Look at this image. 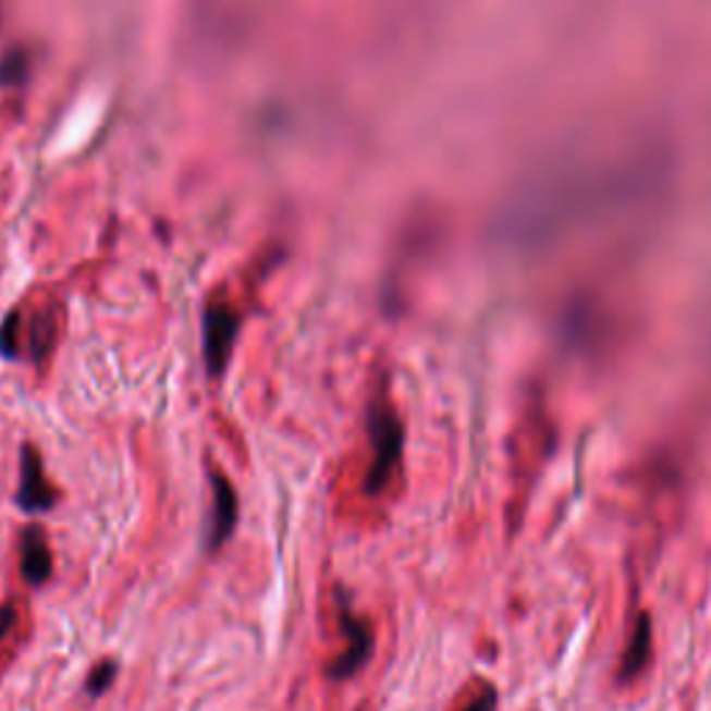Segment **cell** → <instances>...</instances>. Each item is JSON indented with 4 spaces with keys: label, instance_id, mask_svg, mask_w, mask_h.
Instances as JSON below:
<instances>
[{
    "label": "cell",
    "instance_id": "52a82bcc",
    "mask_svg": "<svg viewBox=\"0 0 711 711\" xmlns=\"http://www.w3.org/2000/svg\"><path fill=\"white\" fill-rule=\"evenodd\" d=\"M648 655H650V620L648 614H642V617L637 620V625H634L632 639H628V645H625L623 664H620V678L625 681L637 678V675L645 670V664H648Z\"/></svg>",
    "mask_w": 711,
    "mask_h": 711
},
{
    "label": "cell",
    "instance_id": "5b68a950",
    "mask_svg": "<svg viewBox=\"0 0 711 711\" xmlns=\"http://www.w3.org/2000/svg\"><path fill=\"white\" fill-rule=\"evenodd\" d=\"M236 519H240V501H236L234 483L225 478V473H211V523L209 537H206V548L209 551H220L236 531Z\"/></svg>",
    "mask_w": 711,
    "mask_h": 711
},
{
    "label": "cell",
    "instance_id": "6da1fadb",
    "mask_svg": "<svg viewBox=\"0 0 711 711\" xmlns=\"http://www.w3.org/2000/svg\"><path fill=\"white\" fill-rule=\"evenodd\" d=\"M367 437H370V467L365 473L367 495H381L403 458V422L384 395H376L367 406Z\"/></svg>",
    "mask_w": 711,
    "mask_h": 711
},
{
    "label": "cell",
    "instance_id": "9c48e42d",
    "mask_svg": "<svg viewBox=\"0 0 711 711\" xmlns=\"http://www.w3.org/2000/svg\"><path fill=\"white\" fill-rule=\"evenodd\" d=\"M118 662H112V659L95 664L93 673L87 675V687H84L89 698H100L103 692H109V687H112L114 678H118Z\"/></svg>",
    "mask_w": 711,
    "mask_h": 711
},
{
    "label": "cell",
    "instance_id": "30bf717a",
    "mask_svg": "<svg viewBox=\"0 0 711 711\" xmlns=\"http://www.w3.org/2000/svg\"><path fill=\"white\" fill-rule=\"evenodd\" d=\"M0 351H3V356H9V359H17L20 356V315L17 311H12V315L3 320V326H0Z\"/></svg>",
    "mask_w": 711,
    "mask_h": 711
},
{
    "label": "cell",
    "instance_id": "3957f363",
    "mask_svg": "<svg viewBox=\"0 0 711 711\" xmlns=\"http://www.w3.org/2000/svg\"><path fill=\"white\" fill-rule=\"evenodd\" d=\"M340 623H342V634H345L347 645L340 655H336L334 662L326 667V675L331 681H347L353 675L359 673L367 662H370L372 648H376V634H372L370 620L359 617V614H353L351 606L342 603L340 609Z\"/></svg>",
    "mask_w": 711,
    "mask_h": 711
},
{
    "label": "cell",
    "instance_id": "7a4b0ae2",
    "mask_svg": "<svg viewBox=\"0 0 711 711\" xmlns=\"http://www.w3.org/2000/svg\"><path fill=\"white\" fill-rule=\"evenodd\" d=\"M236 334H240L236 311L225 301H211L204 311V361L211 378H220L229 367Z\"/></svg>",
    "mask_w": 711,
    "mask_h": 711
},
{
    "label": "cell",
    "instance_id": "ba28073f",
    "mask_svg": "<svg viewBox=\"0 0 711 711\" xmlns=\"http://www.w3.org/2000/svg\"><path fill=\"white\" fill-rule=\"evenodd\" d=\"M57 331H59V322H57V311L53 309H42L34 315V322H32V356L37 365H42L45 359L50 356V351H53V345H57Z\"/></svg>",
    "mask_w": 711,
    "mask_h": 711
},
{
    "label": "cell",
    "instance_id": "8fae6325",
    "mask_svg": "<svg viewBox=\"0 0 711 711\" xmlns=\"http://www.w3.org/2000/svg\"><path fill=\"white\" fill-rule=\"evenodd\" d=\"M495 689L487 687V684H481V687L476 689V692L467 698V703L458 706L456 711H495Z\"/></svg>",
    "mask_w": 711,
    "mask_h": 711
},
{
    "label": "cell",
    "instance_id": "4fadbf2b",
    "mask_svg": "<svg viewBox=\"0 0 711 711\" xmlns=\"http://www.w3.org/2000/svg\"><path fill=\"white\" fill-rule=\"evenodd\" d=\"M20 64H23V57H20V53L3 59V64H0V81H14V78H17Z\"/></svg>",
    "mask_w": 711,
    "mask_h": 711
},
{
    "label": "cell",
    "instance_id": "277c9868",
    "mask_svg": "<svg viewBox=\"0 0 711 711\" xmlns=\"http://www.w3.org/2000/svg\"><path fill=\"white\" fill-rule=\"evenodd\" d=\"M14 501L25 514H42L57 506V487L45 476L42 456L34 445H25L20 456V487Z\"/></svg>",
    "mask_w": 711,
    "mask_h": 711
},
{
    "label": "cell",
    "instance_id": "8992f818",
    "mask_svg": "<svg viewBox=\"0 0 711 711\" xmlns=\"http://www.w3.org/2000/svg\"><path fill=\"white\" fill-rule=\"evenodd\" d=\"M20 569L28 587H42L53 576V553L42 528L28 526L20 537Z\"/></svg>",
    "mask_w": 711,
    "mask_h": 711
},
{
    "label": "cell",
    "instance_id": "7c38bea8",
    "mask_svg": "<svg viewBox=\"0 0 711 711\" xmlns=\"http://www.w3.org/2000/svg\"><path fill=\"white\" fill-rule=\"evenodd\" d=\"M14 623H17V606L14 603H7V606L0 609V639L12 634Z\"/></svg>",
    "mask_w": 711,
    "mask_h": 711
}]
</instances>
